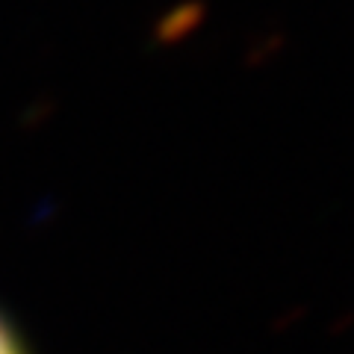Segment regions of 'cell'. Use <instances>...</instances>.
I'll use <instances>...</instances> for the list:
<instances>
[{
	"instance_id": "obj_1",
	"label": "cell",
	"mask_w": 354,
	"mask_h": 354,
	"mask_svg": "<svg viewBox=\"0 0 354 354\" xmlns=\"http://www.w3.org/2000/svg\"><path fill=\"white\" fill-rule=\"evenodd\" d=\"M0 354H30L24 339L18 337V330L0 316Z\"/></svg>"
}]
</instances>
